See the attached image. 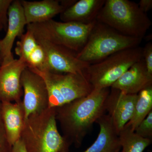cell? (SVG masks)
I'll use <instances>...</instances> for the list:
<instances>
[{"instance_id":"cell-1","label":"cell","mask_w":152,"mask_h":152,"mask_svg":"<svg viewBox=\"0 0 152 152\" xmlns=\"http://www.w3.org/2000/svg\"><path fill=\"white\" fill-rule=\"evenodd\" d=\"M109 88L94 89L86 96L56 108V119L63 137L71 145L79 148L94 123L105 114Z\"/></svg>"},{"instance_id":"cell-2","label":"cell","mask_w":152,"mask_h":152,"mask_svg":"<svg viewBox=\"0 0 152 152\" xmlns=\"http://www.w3.org/2000/svg\"><path fill=\"white\" fill-rule=\"evenodd\" d=\"M56 108L31 115L25 120L20 139L27 152H68L69 144L57 127Z\"/></svg>"},{"instance_id":"cell-3","label":"cell","mask_w":152,"mask_h":152,"mask_svg":"<svg viewBox=\"0 0 152 152\" xmlns=\"http://www.w3.org/2000/svg\"><path fill=\"white\" fill-rule=\"evenodd\" d=\"M96 20L125 36L142 39L152 25L138 4L129 0H105Z\"/></svg>"},{"instance_id":"cell-4","label":"cell","mask_w":152,"mask_h":152,"mask_svg":"<svg viewBox=\"0 0 152 152\" xmlns=\"http://www.w3.org/2000/svg\"><path fill=\"white\" fill-rule=\"evenodd\" d=\"M142 40L125 36L96 20L86 43L76 56L82 61L91 64L117 52L139 46Z\"/></svg>"},{"instance_id":"cell-5","label":"cell","mask_w":152,"mask_h":152,"mask_svg":"<svg viewBox=\"0 0 152 152\" xmlns=\"http://www.w3.org/2000/svg\"><path fill=\"white\" fill-rule=\"evenodd\" d=\"M96 20L89 24L50 20L27 25L36 39L44 40L78 53L86 43Z\"/></svg>"},{"instance_id":"cell-6","label":"cell","mask_w":152,"mask_h":152,"mask_svg":"<svg viewBox=\"0 0 152 152\" xmlns=\"http://www.w3.org/2000/svg\"><path fill=\"white\" fill-rule=\"evenodd\" d=\"M142 50L140 46L125 49L90 64L85 71V77L94 89L111 87L125 72L142 58Z\"/></svg>"},{"instance_id":"cell-7","label":"cell","mask_w":152,"mask_h":152,"mask_svg":"<svg viewBox=\"0 0 152 152\" xmlns=\"http://www.w3.org/2000/svg\"><path fill=\"white\" fill-rule=\"evenodd\" d=\"M42 78L49 96V107L57 108L89 94L94 90L85 75L58 74L31 69Z\"/></svg>"},{"instance_id":"cell-8","label":"cell","mask_w":152,"mask_h":152,"mask_svg":"<svg viewBox=\"0 0 152 152\" xmlns=\"http://www.w3.org/2000/svg\"><path fill=\"white\" fill-rule=\"evenodd\" d=\"M21 84L23 98L22 100L25 120L33 114L49 107V96L45 83L39 75L27 67L23 71Z\"/></svg>"},{"instance_id":"cell-9","label":"cell","mask_w":152,"mask_h":152,"mask_svg":"<svg viewBox=\"0 0 152 152\" xmlns=\"http://www.w3.org/2000/svg\"><path fill=\"white\" fill-rule=\"evenodd\" d=\"M36 39L43 48L46 55L45 72L84 75L90 64L78 59L75 53L48 41Z\"/></svg>"},{"instance_id":"cell-10","label":"cell","mask_w":152,"mask_h":152,"mask_svg":"<svg viewBox=\"0 0 152 152\" xmlns=\"http://www.w3.org/2000/svg\"><path fill=\"white\" fill-rule=\"evenodd\" d=\"M27 67L23 60H13L0 66V102H18L22 101L23 91L21 77Z\"/></svg>"},{"instance_id":"cell-11","label":"cell","mask_w":152,"mask_h":152,"mask_svg":"<svg viewBox=\"0 0 152 152\" xmlns=\"http://www.w3.org/2000/svg\"><path fill=\"white\" fill-rule=\"evenodd\" d=\"M137 94H129L111 88L105 103L106 111L111 118L118 134L131 120Z\"/></svg>"},{"instance_id":"cell-12","label":"cell","mask_w":152,"mask_h":152,"mask_svg":"<svg viewBox=\"0 0 152 152\" xmlns=\"http://www.w3.org/2000/svg\"><path fill=\"white\" fill-rule=\"evenodd\" d=\"M26 26V23L20 1L19 0L13 1L9 10L7 33L4 37L0 40L1 64L14 59L12 52L14 42L17 37L20 38L24 34Z\"/></svg>"},{"instance_id":"cell-13","label":"cell","mask_w":152,"mask_h":152,"mask_svg":"<svg viewBox=\"0 0 152 152\" xmlns=\"http://www.w3.org/2000/svg\"><path fill=\"white\" fill-rule=\"evenodd\" d=\"M26 24L39 23L52 20L61 14L76 1L43 0L41 1H20Z\"/></svg>"},{"instance_id":"cell-14","label":"cell","mask_w":152,"mask_h":152,"mask_svg":"<svg viewBox=\"0 0 152 152\" xmlns=\"http://www.w3.org/2000/svg\"><path fill=\"white\" fill-rule=\"evenodd\" d=\"M151 86H152V75L147 70L142 58L125 72L111 88L129 94H137Z\"/></svg>"},{"instance_id":"cell-15","label":"cell","mask_w":152,"mask_h":152,"mask_svg":"<svg viewBox=\"0 0 152 152\" xmlns=\"http://www.w3.org/2000/svg\"><path fill=\"white\" fill-rule=\"evenodd\" d=\"M1 103L3 123L9 143L12 147L20 138L25 121L24 109L22 100Z\"/></svg>"},{"instance_id":"cell-16","label":"cell","mask_w":152,"mask_h":152,"mask_svg":"<svg viewBox=\"0 0 152 152\" xmlns=\"http://www.w3.org/2000/svg\"><path fill=\"white\" fill-rule=\"evenodd\" d=\"M96 123L100 128L97 137L83 152H120L121 146L118 134L111 118L108 114H104Z\"/></svg>"},{"instance_id":"cell-17","label":"cell","mask_w":152,"mask_h":152,"mask_svg":"<svg viewBox=\"0 0 152 152\" xmlns=\"http://www.w3.org/2000/svg\"><path fill=\"white\" fill-rule=\"evenodd\" d=\"M105 0H80L60 14L62 22L89 24L96 20Z\"/></svg>"},{"instance_id":"cell-18","label":"cell","mask_w":152,"mask_h":152,"mask_svg":"<svg viewBox=\"0 0 152 152\" xmlns=\"http://www.w3.org/2000/svg\"><path fill=\"white\" fill-rule=\"evenodd\" d=\"M152 111V86L142 90L137 94L134 113L126 125L134 132L137 127Z\"/></svg>"},{"instance_id":"cell-19","label":"cell","mask_w":152,"mask_h":152,"mask_svg":"<svg viewBox=\"0 0 152 152\" xmlns=\"http://www.w3.org/2000/svg\"><path fill=\"white\" fill-rule=\"evenodd\" d=\"M118 137L120 152H143L152 142L151 139L142 137L126 125L119 133Z\"/></svg>"},{"instance_id":"cell-20","label":"cell","mask_w":152,"mask_h":152,"mask_svg":"<svg viewBox=\"0 0 152 152\" xmlns=\"http://www.w3.org/2000/svg\"><path fill=\"white\" fill-rule=\"evenodd\" d=\"M39 44L32 33L27 30L20 37V40L17 42L15 52L19 58L26 62L34 53Z\"/></svg>"},{"instance_id":"cell-21","label":"cell","mask_w":152,"mask_h":152,"mask_svg":"<svg viewBox=\"0 0 152 152\" xmlns=\"http://www.w3.org/2000/svg\"><path fill=\"white\" fill-rule=\"evenodd\" d=\"M135 132L143 138L151 139L152 137V111L140 123Z\"/></svg>"},{"instance_id":"cell-22","label":"cell","mask_w":152,"mask_h":152,"mask_svg":"<svg viewBox=\"0 0 152 152\" xmlns=\"http://www.w3.org/2000/svg\"><path fill=\"white\" fill-rule=\"evenodd\" d=\"M12 0H0V26L5 31L8 23L9 8Z\"/></svg>"},{"instance_id":"cell-23","label":"cell","mask_w":152,"mask_h":152,"mask_svg":"<svg viewBox=\"0 0 152 152\" xmlns=\"http://www.w3.org/2000/svg\"><path fill=\"white\" fill-rule=\"evenodd\" d=\"M12 147L9 143L4 126L1 113V103L0 102V152H11Z\"/></svg>"},{"instance_id":"cell-24","label":"cell","mask_w":152,"mask_h":152,"mask_svg":"<svg viewBox=\"0 0 152 152\" xmlns=\"http://www.w3.org/2000/svg\"><path fill=\"white\" fill-rule=\"evenodd\" d=\"M142 58L149 73L152 75V44L149 42L142 50Z\"/></svg>"},{"instance_id":"cell-25","label":"cell","mask_w":152,"mask_h":152,"mask_svg":"<svg viewBox=\"0 0 152 152\" xmlns=\"http://www.w3.org/2000/svg\"><path fill=\"white\" fill-rule=\"evenodd\" d=\"M138 5L140 9L146 14L152 8V0H141Z\"/></svg>"},{"instance_id":"cell-26","label":"cell","mask_w":152,"mask_h":152,"mask_svg":"<svg viewBox=\"0 0 152 152\" xmlns=\"http://www.w3.org/2000/svg\"><path fill=\"white\" fill-rule=\"evenodd\" d=\"M11 152H27L23 143L20 139L12 146Z\"/></svg>"},{"instance_id":"cell-27","label":"cell","mask_w":152,"mask_h":152,"mask_svg":"<svg viewBox=\"0 0 152 152\" xmlns=\"http://www.w3.org/2000/svg\"><path fill=\"white\" fill-rule=\"evenodd\" d=\"M2 29V27L1 26H0V31H1V30ZM1 56H0V66H1Z\"/></svg>"}]
</instances>
